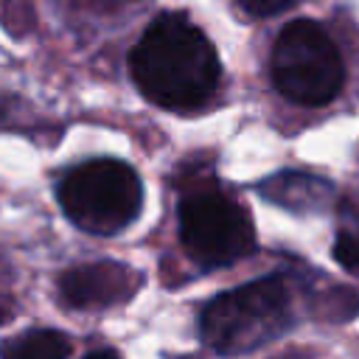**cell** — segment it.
<instances>
[{
  "mask_svg": "<svg viewBox=\"0 0 359 359\" xmlns=\"http://www.w3.org/2000/svg\"><path fill=\"white\" fill-rule=\"evenodd\" d=\"M129 70L137 90L151 104L174 112L208 104L222 76L210 39L177 11L154 17L129 53Z\"/></svg>",
  "mask_w": 359,
  "mask_h": 359,
  "instance_id": "6da1fadb",
  "label": "cell"
},
{
  "mask_svg": "<svg viewBox=\"0 0 359 359\" xmlns=\"http://www.w3.org/2000/svg\"><path fill=\"white\" fill-rule=\"evenodd\" d=\"M292 325V297L283 278L269 275L213 297L199 320L202 339L222 356L250 353Z\"/></svg>",
  "mask_w": 359,
  "mask_h": 359,
  "instance_id": "7a4b0ae2",
  "label": "cell"
},
{
  "mask_svg": "<svg viewBox=\"0 0 359 359\" xmlns=\"http://www.w3.org/2000/svg\"><path fill=\"white\" fill-rule=\"evenodd\" d=\"M59 202L65 216L95 236L123 230L143 205V185L135 168L123 160L101 157L70 168L59 180Z\"/></svg>",
  "mask_w": 359,
  "mask_h": 359,
  "instance_id": "3957f363",
  "label": "cell"
},
{
  "mask_svg": "<svg viewBox=\"0 0 359 359\" xmlns=\"http://www.w3.org/2000/svg\"><path fill=\"white\" fill-rule=\"evenodd\" d=\"M275 90L303 107L328 104L345 81L342 56L328 31L314 20H292L272 45Z\"/></svg>",
  "mask_w": 359,
  "mask_h": 359,
  "instance_id": "277c9868",
  "label": "cell"
},
{
  "mask_svg": "<svg viewBox=\"0 0 359 359\" xmlns=\"http://www.w3.org/2000/svg\"><path fill=\"white\" fill-rule=\"evenodd\" d=\"M180 238L202 266H227L255 250L250 213L216 188L188 194L180 202Z\"/></svg>",
  "mask_w": 359,
  "mask_h": 359,
  "instance_id": "5b68a950",
  "label": "cell"
},
{
  "mask_svg": "<svg viewBox=\"0 0 359 359\" xmlns=\"http://www.w3.org/2000/svg\"><path fill=\"white\" fill-rule=\"evenodd\" d=\"M137 286V275L123 264H87L73 266L59 278L62 297L76 309H107L129 297Z\"/></svg>",
  "mask_w": 359,
  "mask_h": 359,
  "instance_id": "8992f818",
  "label": "cell"
},
{
  "mask_svg": "<svg viewBox=\"0 0 359 359\" xmlns=\"http://www.w3.org/2000/svg\"><path fill=\"white\" fill-rule=\"evenodd\" d=\"M258 194L266 202L280 205L292 213H317L331 202L334 188H331V182H325L323 177H314V174L280 171V174L269 177L266 182H261Z\"/></svg>",
  "mask_w": 359,
  "mask_h": 359,
  "instance_id": "52a82bcc",
  "label": "cell"
},
{
  "mask_svg": "<svg viewBox=\"0 0 359 359\" xmlns=\"http://www.w3.org/2000/svg\"><path fill=\"white\" fill-rule=\"evenodd\" d=\"M3 359H67L70 356V339L59 331H25L22 337L6 342L0 348Z\"/></svg>",
  "mask_w": 359,
  "mask_h": 359,
  "instance_id": "ba28073f",
  "label": "cell"
},
{
  "mask_svg": "<svg viewBox=\"0 0 359 359\" xmlns=\"http://www.w3.org/2000/svg\"><path fill=\"white\" fill-rule=\"evenodd\" d=\"M334 258L342 266H348V269L359 266V208H353V205H342L339 208V227H337V238H334Z\"/></svg>",
  "mask_w": 359,
  "mask_h": 359,
  "instance_id": "9c48e42d",
  "label": "cell"
},
{
  "mask_svg": "<svg viewBox=\"0 0 359 359\" xmlns=\"http://www.w3.org/2000/svg\"><path fill=\"white\" fill-rule=\"evenodd\" d=\"M236 3L252 17H272L283 8H289L294 0H236Z\"/></svg>",
  "mask_w": 359,
  "mask_h": 359,
  "instance_id": "30bf717a",
  "label": "cell"
},
{
  "mask_svg": "<svg viewBox=\"0 0 359 359\" xmlns=\"http://www.w3.org/2000/svg\"><path fill=\"white\" fill-rule=\"evenodd\" d=\"M84 359H121V356H118V351H112V348H98V351H90Z\"/></svg>",
  "mask_w": 359,
  "mask_h": 359,
  "instance_id": "8fae6325",
  "label": "cell"
},
{
  "mask_svg": "<svg viewBox=\"0 0 359 359\" xmlns=\"http://www.w3.org/2000/svg\"><path fill=\"white\" fill-rule=\"evenodd\" d=\"M3 320H8V314H6V309H0V323H3Z\"/></svg>",
  "mask_w": 359,
  "mask_h": 359,
  "instance_id": "7c38bea8",
  "label": "cell"
}]
</instances>
